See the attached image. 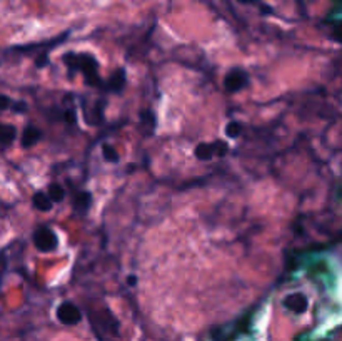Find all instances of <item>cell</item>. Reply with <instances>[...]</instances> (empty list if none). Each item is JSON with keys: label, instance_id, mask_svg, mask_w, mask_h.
<instances>
[{"label": "cell", "instance_id": "cell-13", "mask_svg": "<svg viewBox=\"0 0 342 341\" xmlns=\"http://www.w3.org/2000/svg\"><path fill=\"white\" fill-rule=\"evenodd\" d=\"M102 155H104V159L107 163H112L116 164L119 163V152L116 147H112L110 144H104L102 146Z\"/></svg>", "mask_w": 342, "mask_h": 341}, {"label": "cell", "instance_id": "cell-14", "mask_svg": "<svg viewBox=\"0 0 342 341\" xmlns=\"http://www.w3.org/2000/svg\"><path fill=\"white\" fill-rule=\"evenodd\" d=\"M47 196L50 197L52 202H61L65 197V189L62 186H59V184H50L49 194H47Z\"/></svg>", "mask_w": 342, "mask_h": 341}, {"label": "cell", "instance_id": "cell-16", "mask_svg": "<svg viewBox=\"0 0 342 341\" xmlns=\"http://www.w3.org/2000/svg\"><path fill=\"white\" fill-rule=\"evenodd\" d=\"M12 104H14V102L10 100V97H7V95H4V94H0V111L10 109Z\"/></svg>", "mask_w": 342, "mask_h": 341}, {"label": "cell", "instance_id": "cell-5", "mask_svg": "<svg viewBox=\"0 0 342 341\" xmlns=\"http://www.w3.org/2000/svg\"><path fill=\"white\" fill-rule=\"evenodd\" d=\"M57 320L62 323V325H77L82 320V313L80 309L75 306L74 303H62L59 304L57 308Z\"/></svg>", "mask_w": 342, "mask_h": 341}, {"label": "cell", "instance_id": "cell-19", "mask_svg": "<svg viewBox=\"0 0 342 341\" xmlns=\"http://www.w3.org/2000/svg\"><path fill=\"white\" fill-rule=\"evenodd\" d=\"M65 119H67L69 122H75V117H74V112L72 111H67L65 112Z\"/></svg>", "mask_w": 342, "mask_h": 341}, {"label": "cell", "instance_id": "cell-4", "mask_svg": "<svg viewBox=\"0 0 342 341\" xmlns=\"http://www.w3.org/2000/svg\"><path fill=\"white\" fill-rule=\"evenodd\" d=\"M227 152V144L225 142H212V144H209V142H202L195 147V158L199 161H211L214 155H224Z\"/></svg>", "mask_w": 342, "mask_h": 341}, {"label": "cell", "instance_id": "cell-10", "mask_svg": "<svg viewBox=\"0 0 342 341\" xmlns=\"http://www.w3.org/2000/svg\"><path fill=\"white\" fill-rule=\"evenodd\" d=\"M92 202V194L89 193V191H80V193L75 194V199H74V206L77 207V211H87L89 206H91Z\"/></svg>", "mask_w": 342, "mask_h": 341}, {"label": "cell", "instance_id": "cell-15", "mask_svg": "<svg viewBox=\"0 0 342 341\" xmlns=\"http://www.w3.org/2000/svg\"><path fill=\"white\" fill-rule=\"evenodd\" d=\"M225 134H227V137H231V139H236V137H239V136L242 134V124L237 122V121L227 122V125H225Z\"/></svg>", "mask_w": 342, "mask_h": 341}, {"label": "cell", "instance_id": "cell-11", "mask_svg": "<svg viewBox=\"0 0 342 341\" xmlns=\"http://www.w3.org/2000/svg\"><path fill=\"white\" fill-rule=\"evenodd\" d=\"M32 202H34V206L37 207L39 211H42V213L50 211L52 206H53V202L50 201V197L47 194H44V193H35Z\"/></svg>", "mask_w": 342, "mask_h": 341}, {"label": "cell", "instance_id": "cell-6", "mask_svg": "<svg viewBox=\"0 0 342 341\" xmlns=\"http://www.w3.org/2000/svg\"><path fill=\"white\" fill-rule=\"evenodd\" d=\"M284 306L294 311V313H304L305 308H307V298L302 293H294V295H289L284 300Z\"/></svg>", "mask_w": 342, "mask_h": 341}, {"label": "cell", "instance_id": "cell-8", "mask_svg": "<svg viewBox=\"0 0 342 341\" xmlns=\"http://www.w3.org/2000/svg\"><path fill=\"white\" fill-rule=\"evenodd\" d=\"M17 137L15 125L0 122V146H10Z\"/></svg>", "mask_w": 342, "mask_h": 341}, {"label": "cell", "instance_id": "cell-12", "mask_svg": "<svg viewBox=\"0 0 342 341\" xmlns=\"http://www.w3.org/2000/svg\"><path fill=\"white\" fill-rule=\"evenodd\" d=\"M140 122L144 125V130L147 134H151L152 130L155 129V124H157V119H155V114L152 111H144L140 114Z\"/></svg>", "mask_w": 342, "mask_h": 341}, {"label": "cell", "instance_id": "cell-3", "mask_svg": "<svg viewBox=\"0 0 342 341\" xmlns=\"http://www.w3.org/2000/svg\"><path fill=\"white\" fill-rule=\"evenodd\" d=\"M249 84V75L242 69H232L224 79V89L227 92H239Z\"/></svg>", "mask_w": 342, "mask_h": 341}, {"label": "cell", "instance_id": "cell-2", "mask_svg": "<svg viewBox=\"0 0 342 341\" xmlns=\"http://www.w3.org/2000/svg\"><path fill=\"white\" fill-rule=\"evenodd\" d=\"M34 244L42 253H50V251H55L59 248V238L50 227L40 226L34 232Z\"/></svg>", "mask_w": 342, "mask_h": 341}, {"label": "cell", "instance_id": "cell-1", "mask_svg": "<svg viewBox=\"0 0 342 341\" xmlns=\"http://www.w3.org/2000/svg\"><path fill=\"white\" fill-rule=\"evenodd\" d=\"M64 64L69 65L72 70H80L83 77H86V82L91 84V86H104V82L99 77V62L91 54H65Z\"/></svg>", "mask_w": 342, "mask_h": 341}, {"label": "cell", "instance_id": "cell-17", "mask_svg": "<svg viewBox=\"0 0 342 341\" xmlns=\"http://www.w3.org/2000/svg\"><path fill=\"white\" fill-rule=\"evenodd\" d=\"M12 109H14L15 112H23V111H25V102H15V104H12Z\"/></svg>", "mask_w": 342, "mask_h": 341}, {"label": "cell", "instance_id": "cell-20", "mask_svg": "<svg viewBox=\"0 0 342 341\" xmlns=\"http://www.w3.org/2000/svg\"><path fill=\"white\" fill-rule=\"evenodd\" d=\"M237 2H241V4H255L257 0H237Z\"/></svg>", "mask_w": 342, "mask_h": 341}, {"label": "cell", "instance_id": "cell-18", "mask_svg": "<svg viewBox=\"0 0 342 341\" xmlns=\"http://www.w3.org/2000/svg\"><path fill=\"white\" fill-rule=\"evenodd\" d=\"M127 284L129 286H135L137 284V276H135V274H129V276H127Z\"/></svg>", "mask_w": 342, "mask_h": 341}, {"label": "cell", "instance_id": "cell-9", "mask_svg": "<svg viewBox=\"0 0 342 341\" xmlns=\"http://www.w3.org/2000/svg\"><path fill=\"white\" fill-rule=\"evenodd\" d=\"M124 86H125V70L119 69L112 74L110 79L107 81V87H109V91L112 92H121Z\"/></svg>", "mask_w": 342, "mask_h": 341}, {"label": "cell", "instance_id": "cell-7", "mask_svg": "<svg viewBox=\"0 0 342 341\" xmlns=\"http://www.w3.org/2000/svg\"><path fill=\"white\" fill-rule=\"evenodd\" d=\"M40 139H42V130L39 127H35V125H27V127L23 129L20 144H22V147L28 149V147L37 144Z\"/></svg>", "mask_w": 342, "mask_h": 341}]
</instances>
